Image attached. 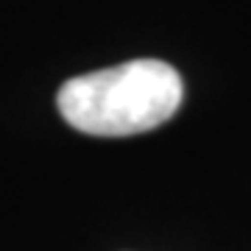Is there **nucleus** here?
Masks as SVG:
<instances>
[{
  "instance_id": "1",
  "label": "nucleus",
  "mask_w": 251,
  "mask_h": 251,
  "mask_svg": "<svg viewBox=\"0 0 251 251\" xmlns=\"http://www.w3.org/2000/svg\"><path fill=\"white\" fill-rule=\"evenodd\" d=\"M179 73L159 59H134L64 84L56 103L73 128L95 137L143 134L168 123L181 106Z\"/></svg>"
}]
</instances>
